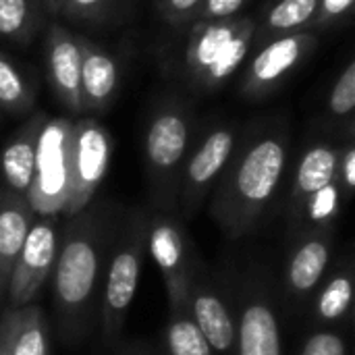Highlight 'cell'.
<instances>
[{"label": "cell", "mask_w": 355, "mask_h": 355, "mask_svg": "<svg viewBox=\"0 0 355 355\" xmlns=\"http://www.w3.org/2000/svg\"><path fill=\"white\" fill-rule=\"evenodd\" d=\"M289 146L285 119L260 123L237 144L210 202V214L229 239L245 237L260 223L285 177Z\"/></svg>", "instance_id": "obj_1"}, {"label": "cell", "mask_w": 355, "mask_h": 355, "mask_svg": "<svg viewBox=\"0 0 355 355\" xmlns=\"http://www.w3.org/2000/svg\"><path fill=\"white\" fill-rule=\"evenodd\" d=\"M168 48L164 67L200 94L218 92L254 48L256 17L237 15L223 21H193Z\"/></svg>", "instance_id": "obj_2"}, {"label": "cell", "mask_w": 355, "mask_h": 355, "mask_svg": "<svg viewBox=\"0 0 355 355\" xmlns=\"http://www.w3.org/2000/svg\"><path fill=\"white\" fill-rule=\"evenodd\" d=\"M102 256V229L98 218L85 210L69 216L60 229L58 254L52 268L54 302L64 327L75 333L92 312Z\"/></svg>", "instance_id": "obj_3"}, {"label": "cell", "mask_w": 355, "mask_h": 355, "mask_svg": "<svg viewBox=\"0 0 355 355\" xmlns=\"http://www.w3.org/2000/svg\"><path fill=\"white\" fill-rule=\"evenodd\" d=\"M193 139V110L177 96L158 100L144 133V160L152 202L164 214L177 210L181 173Z\"/></svg>", "instance_id": "obj_4"}, {"label": "cell", "mask_w": 355, "mask_h": 355, "mask_svg": "<svg viewBox=\"0 0 355 355\" xmlns=\"http://www.w3.org/2000/svg\"><path fill=\"white\" fill-rule=\"evenodd\" d=\"M71 148L73 121L67 116H48L37 139L35 168L27 191V202L37 216H58L67 210L73 183Z\"/></svg>", "instance_id": "obj_5"}, {"label": "cell", "mask_w": 355, "mask_h": 355, "mask_svg": "<svg viewBox=\"0 0 355 355\" xmlns=\"http://www.w3.org/2000/svg\"><path fill=\"white\" fill-rule=\"evenodd\" d=\"M239 144V131L233 123H216L193 139L179 185L177 210L185 220L193 218L206 198L212 193L220 175L225 173L235 148Z\"/></svg>", "instance_id": "obj_6"}, {"label": "cell", "mask_w": 355, "mask_h": 355, "mask_svg": "<svg viewBox=\"0 0 355 355\" xmlns=\"http://www.w3.org/2000/svg\"><path fill=\"white\" fill-rule=\"evenodd\" d=\"M318 33L316 31H297L289 35L275 37L262 46L248 62L239 94L248 102H262L272 96L316 50Z\"/></svg>", "instance_id": "obj_7"}, {"label": "cell", "mask_w": 355, "mask_h": 355, "mask_svg": "<svg viewBox=\"0 0 355 355\" xmlns=\"http://www.w3.org/2000/svg\"><path fill=\"white\" fill-rule=\"evenodd\" d=\"M112 135L94 116H81L73 121V148H71V198L64 214L73 216L89 206L98 187L102 185L110 158H112Z\"/></svg>", "instance_id": "obj_8"}, {"label": "cell", "mask_w": 355, "mask_h": 355, "mask_svg": "<svg viewBox=\"0 0 355 355\" xmlns=\"http://www.w3.org/2000/svg\"><path fill=\"white\" fill-rule=\"evenodd\" d=\"M146 229V220L139 218V223L133 225L125 243H121V248L114 252L110 260L102 297V335L106 341H112L119 335V331L125 324L127 312L135 300L148 250Z\"/></svg>", "instance_id": "obj_9"}, {"label": "cell", "mask_w": 355, "mask_h": 355, "mask_svg": "<svg viewBox=\"0 0 355 355\" xmlns=\"http://www.w3.org/2000/svg\"><path fill=\"white\" fill-rule=\"evenodd\" d=\"M60 241L58 216H35L6 281L10 308L29 306L52 275Z\"/></svg>", "instance_id": "obj_10"}, {"label": "cell", "mask_w": 355, "mask_h": 355, "mask_svg": "<svg viewBox=\"0 0 355 355\" xmlns=\"http://www.w3.org/2000/svg\"><path fill=\"white\" fill-rule=\"evenodd\" d=\"M146 243L162 275L171 312L187 310V295L196 272V260L189 256L183 227L173 214L158 212L148 223Z\"/></svg>", "instance_id": "obj_11"}, {"label": "cell", "mask_w": 355, "mask_h": 355, "mask_svg": "<svg viewBox=\"0 0 355 355\" xmlns=\"http://www.w3.org/2000/svg\"><path fill=\"white\" fill-rule=\"evenodd\" d=\"M187 312L204 339L208 341L212 355H235L237 352V327L227 308V302L218 295L204 270L193 272Z\"/></svg>", "instance_id": "obj_12"}, {"label": "cell", "mask_w": 355, "mask_h": 355, "mask_svg": "<svg viewBox=\"0 0 355 355\" xmlns=\"http://www.w3.org/2000/svg\"><path fill=\"white\" fill-rule=\"evenodd\" d=\"M46 73L60 106L71 114H83L79 35L56 23L46 33Z\"/></svg>", "instance_id": "obj_13"}, {"label": "cell", "mask_w": 355, "mask_h": 355, "mask_svg": "<svg viewBox=\"0 0 355 355\" xmlns=\"http://www.w3.org/2000/svg\"><path fill=\"white\" fill-rule=\"evenodd\" d=\"M335 229L300 231L285 264V287L293 297L310 295L327 275Z\"/></svg>", "instance_id": "obj_14"}, {"label": "cell", "mask_w": 355, "mask_h": 355, "mask_svg": "<svg viewBox=\"0 0 355 355\" xmlns=\"http://www.w3.org/2000/svg\"><path fill=\"white\" fill-rule=\"evenodd\" d=\"M79 52L83 114L106 112L121 89V64L112 52L85 35H79Z\"/></svg>", "instance_id": "obj_15"}, {"label": "cell", "mask_w": 355, "mask_h": 355, "mask_svg": "<svg viewBox=\"0 0 355 355\" xmlns=\"http://www.w3.org/2000/svg\"><path fill=\"white\" fill-rule=\"evenodd\" d=\"M46 121H48V114L42 110L40 112L33 110L31 114H27L23 125L12 133V137L4 144L0 152V173H2L4 185L25 198L31 187L37 139Z\"/></svg>", "instance_id": "obj_16"}, {"label": "cell", "mask_w": 355, "mask_h": 355, "mask_svg": "<svg viewBox=\"0 0 355 355\" xmlns=\"http://www.w3.org/2000/svg\"><path fill=\"white\" fill-rule=\"evenodd\" d=\"M235 355H283L277 312L262 291H250L245 297Z\"/></svg>", "instance_id": "obj_17"}, {"label": "cell", "mask_w": 355, "mask_h": 355, "mask_svg": "<svg viewBox=\"0 0 355 355\" xmlns=\"http://www.w3.org/2000/svg\"><path fill=\"white\" fill-rule=\"evenodd\" d=\"M337 156H339V146L331 144L329 139L312 141L304 150L295 166L293 185H291V202H289L291 220L300 214L302 206L308 202L310 196H314L318 189L335 181Z\"/></svg>", "instance_id": "obj_18"}, {"label": "cell", "mask_w": 355, "mask_h": 355, "mask_svg": "<svg viewBox=\"0 0 355 355\" xmlns=\"http://www.w3.org/2000/svg\"><path fill=\"white\" fill-rule=\"evenodd\" d=\"M35 216L25 196L0 183V281L4 287Z\"/></svg>", "instance_id": "obj_19"}, {"label": "cell", "mask_w": 355, "mask_h": 355, "mask_svg": "<svg viewBox=\"0 0 355 355\" xmlns=\"http://www.w3.org/2000/svg\"><path fill=\"white\" fill-rule=\"evenodd\" d=\"M318 10V0H275L270 2L260 19H256L254 46H262L275 37L306 31Z\"/></svg>", "instance_id": "obj_20"}, {"label": "cell", "mask_w": 355, "mask_h": 355, "mask_svg": "<svg viewBox=\"0 0 355 355\" xmlns=\"http://www.w3.org/2000/svg\"><path fill=\"white\" fill-rule=\"evenodd\" d=\"M42 0H0V37L27 46L46 21Z\"/></svg>", "instance_id": "obj_21"}, {"label": "cell", "mask_w": 355, "mask_h": 355, "mask_svg": "<svg viewBox=\"0 0 355 355\" xmlns=\"http://www.w3.org/2000/svg\"><path fill=\"white\" fill-rule=\"evenodd\" d=\"M33 108V83L10 56L0 52V112L8 116H27Z\"/></svg>", "instance_id": "obj_22"}, {"label": "cell", "mask_w": 355, "mask_h": 355, "mask_svg": "<svg viewBox=\"0 0 355 355\" xmlns=\"http://www.w3.org/2000/svg\"><path fill=\"white\" fill-rule=\"evenodd\" d=\"M345 204L347 202L343 200L339 185L333 181L308 198L300 214L291 220V227L295 233L308 231V229H335V225L339 223L343 214Z\"/></svg>", "instance_id": "obj_23"}, {"label": "cell", "mask_w": 355, "mask_h": 355, "mask_svg": "<svg viewBox=\"0 0 355 355\" xmlns=\"http://www.w3.org/2000/svg\"><path fill=\"white\" fill-rule=\"evenodd\" d=\"M352 300H354L352 270L341 268L318 291L314 314L320 322H329V324L341 322L352 312Z\"/></svg>", "instance_id": "obj_24"}, {"label": "cell", "mask_w": 355, "mask_h": 355, "mask_svg": "<svg viewBox=\"0 0 355 355\" xmlns=\"http://www.w3.org/2000/svg\"><path fill=\"white\" fill-rule=\"evenodd\" d=\"M15 329L10 349L12 355H48V331L46 320L35 306L12 308Z\"/></svg>", "instance_id": "obj_25"}, {"label": "cell", "mask_w": 355, "mask_h": 355, "mask_svg": "<svg viewBox=\"0 0 355 355\" xmlns=\"http://www.w3.org/2000/svg\"><path fill=\"white\" fill-rule=\"evenodd\" d=\"M166 354L168 355H212V349L187 310L171 312L166 324Z\"/></svg>", "instance_id": "obj_26"}, {"label": "cell", "mask_w": 355, "mask_h": 355, "mask_svg": "<svg viewBox=\"0 0 355 355\" xmlns=\"http://www.w3.org/2000/svg\"><path fill=\"white\" fill-rule=\"evenodd\" d=\"M355 108V62L349 60L335 79L329 94V112L335 121H347Z\"/></svg>", "instance_id": "obj_27"}, {"label": "cell", "mask_w": 355, "mask_h": 355, "mask_svg": "<svg viewBox=\"0 0 355 355\" xmlns=\"http://www.w3.org/2000/svg\"><path fill=\"white\" fill-rule=\"evenodd\" d=\"M121 0H64L60 17L77 23H106L114 17Z\"/></svg>", "instance_id": "obj_28"}, {"label": "cell", "mask_w": 355, "mask_h": 355, "mask_svg": "<svg viewBox=\"0 0 355 355\" xmlns=\"http://www.w3.org/2000/svg\"><path fill=\"white\" fill-rule=\"evenodd\" d=\"M347 125V139L343 146H339L337 156V171H335V183L339 185L343 200L349 202L355 191V141H354V116L345 121Z\"/></svg>", "instance_id": "obj_29"}, {"label": "cell", "mask_w": 355, "mask_h": 355, "mask_svg": "<svg viewBox=\"0 0 355 355\" xmlns=\"http://www.w3.org/2000/svg\"><path fill=\"white\" fill-rule=\"evenodd\" d=\"M202 0H156V8L162 21L181 29L193 23Z\"/></svg>", "instance_id": "obj_30"}, {"label": "cell", "mask_w": 355, "mask_h": 355, "mask_svg": "<svg viewBox=\"0 0 355 355\" xmlns=\"http://www.w3.org/2000/svg\"><path fill=\"white\" fill-rule=\"evenodd\" d=\"M300 355H347V347L339 333L318 331L308 337Z\"/></svg>", "instance_id": "obj_31"}, {"label": "cell", "mask_w": 355, "mask_h": 355, "mask_svg": "<svg viewBox=\"0 0 355 355\" xmlns=\"http://www.w3.org/2000/svg\"><path fill=\"white\" fill-rule=\"evenodd\" d=\"M352 6H354V0H318V10H316L310 31H318V29L337 25L341 19H345L349 15Z\"/></svg>", "instance_id": "obj_32"}, {"label": "cell", "mask_w": 355, "mask_h": 355, "mask_svg": "<svg viewBox=\"0 0 355 355\" xmlns=\"http://www.w3.org/2000/svg\"><path fill=\"white\" fill-rule=\"evenodd\" d=\"M250 0H202L193 21H223L237 17Z\"/></svg>", "instance_id": "obj_33"}, {"label": "cell", "mask_w": 355, "mask_h": 355, "mask_svg": "<svg viewBox=\"0 0 355 355\" xmlns=\"http://www.w3.org/2000/svg\"><path fill=\"white\" fill-rule=\"evenodd\" d=\"M12 329H15V312L12 308L4 312L0 318V355H12L10 341H12Z\"/></svg>", "instance_id": "obj_34"}, {"label": "cell", "mask_w": 355, "mask_h": 355, "mask_svg": "<svg viewBox=\"0 0 355 355\" xmlns=\"http://www.w3.org/2000/svg\"><path fill=\"white\" fill-rule=\"evenodd\" d=\"M62 2L64 0H42V6H44V10H46L48 17H60Z\"/></svg>", "instance_id": "obj_35"}, {"label": "cell", "mask_w": 355, "mask_h": 355, "mask_svg": "<svg viewBox=\"0 0 355 355\" xmlns=\"http://www.w3.org/2000/svg\"><path fill=\"white\" fill-rule=\"evenodd\" d=\"M6 293V287H4V283L0 281V300H2V295Z\"/></svg>", "instance_id": "obj_36"}, {"label": "cell", "mask_w": 355, "mask_h": 355, "mask_svg": "<svg viewBox=\"0 0 355 355\" xmlns=\"http://www.w3.org/2000/svg\"><path fill=\"white\" fill-rule=\"evenodd\" d=\"M0 116H2V112H0Z\"/></svg>", "instance_id": "obj_37"}]
</instances>
